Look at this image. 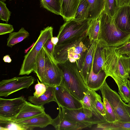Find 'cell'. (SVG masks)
Listing matches in <instances>:
<instances>
[{
	"mask_svg": "<svg viewBox=\"0 0 130 130\" xmlns=\"http://www.w3.org/2000/svg\"><path fill=\"white\" fill-rule=\"evenodd\" d=\"M99 18L100 29L98 42L101 47H117L129 42L130 34L121 30L113 18L109 17L104 10Z\"/></svg>",
	"mask_w": 130,
	"mask_h": 130,
	"instance_id": "6da1fadb",
	"label": "cell"
},
{
	"mask_svg": "<svg viewBox=\"0 0 130 130\" xmlns=\"http://www.w3.org/2000/svg\"><path fill=\"white\" fill-rule=\"evenodd\" d=\"M57 64L63 74V78L59 86L81 101L89 89L80 74L76 62H71L67 60L63 63Z\"/></svg>",
	"mask_w": 130,
	"mask_h": 130,
	"instance_id": "7a4b0ae2",
	"label": "cell"
},
{
	"mask_svg": "<svg viewBox=\"0 0 130 130\" xmlns=\"http://www.w3.org/2000/svg\"><path fill=\"white\" fill-rule=\"evenodd\" d=\"M91 20L72 19L66 21L59 29L57 36L58 40L56 45L73 42L87 34Z\"/></svg>",
	"mask_w": 130,
	"mask_h": 130,
	"instance_id": "3957f363",
	"label": "cell"
},
{
	"mask_svg": "<svg viewBox=\"0 0 130 130\" xmlns=\"http://www.w3.org/2000/svg\"><path fill=\"white\" fill-rule=\"evenodd\" d=\"M104 63L102 69L107 75L114 80L127 79L126 73L120 59L121 54L117 47H105L102 48Z\"/></svg>",
	"mask_w": 130,
	"mask_h": 130,
	"instance_id": "277c9868",
	"label": "cell"
},
{
	"mask_svg": "<svg viewBox=\"0 0 130 130\" xmlns=\"http://www.w3.org/2000/svg\"><path fill=\"white\" fill-rule=\"evenodd\" d=\"M53 28L51 26H48L41 31L33 47L24 57L19 75H28L34 72L37 55L47 40L53 37Z\"/></svg>",
	"mask_w": 130,
	"mask_h": 130,
	"instance_id": "5b68a950",
	"label": "cell"
},
{
	"mask_svg": "<svg viewBox=\"0 0 130 130\" xmlns=\"http://www.w3.org/2000/svg\"><path fill=\"white\" fill-rule=\"evenodd\" d=\"M99 90L102 96L105 98L111 105L117 121L130 122V116L125 106V102H123L119 95L110 87L106 81Z\"/></svg>",
	"mask_w": 130,
	"mask_h": 130,
	"instance_id": "8992f818",
	"label": "cell"
},
{
	"mask_svg": "<svg viewBox=\"0 0 130 130\" xmlns=\"http://www.w3.org/2000/svg\"><path fill=\"white\" fill-rule=\"evenodd\" d=\"M61 108L64 117L72 121L87 123L93 125L106 121L105 118L98 116L91 109L83 107L75 109Z\"/></svg>",
	"mask_w": 130,
	"mask_h": 130,
	"instance_id": "52a82bcc",
	"label": "cell"
},
{
	"mask_svg": "<svg viewBox=\"0 0 130 130\" xmlns=\"http://www.w3.org/2000/svg\"><path fill=\"white\" fill-rule=\"evenodd\" d=\"M35 80V78L31 76L3 80L0 82V96L6 97L19 90L28 88Z\"/></svg>",
	"mask_w": 130,
	"mask_h": 130,
	"instance_id": "ba28073f",
	"label": "cell"
},
{
	"mask_svg": "<svg viewBox=\"0 0 130 130\" xmlns=\"http://www.w3.org/2000/svg\"><path fill=\"white\" fill-rule=\"evenodd\" d=\"M90 41L87 34L72 45L68 51L66 61L76 62L79 72L82 69Z\"/></svg>",
	"mask_w": 130,
	"mask_h": 130,
	"instance_id": "9c48e42d",
	"label": "cell"
},
{
	"mask_svg": "<svg viewBox=\"0 0 130 130\" xmlns=\"http://www.w3.org/2000/svg\"><path fill=\"white\" fill-rule=\"evenodd\" d=\"M44 49L45 55V69L42 83L50 86H59L63 77L62 70Z\"/></svg>",
	"mask_w": 130,
	"mask_h": 130,
	"instance_id": "30bf717a",
	"label": "cell"
},
{
	"mask_svg": "<svg viewBox=\"0 0 130 130\" xmlns=\"http://www.w3.org/2000/svg\"><path fill=\"white\" fill-rule=\"evenodd\" d=\"M22 96L7 99L0 98V118L12 120L19 113L27 102Z\"/></svg>",
	"mask_w": 130,
	"mask_h": 130,
	"instance_id": "8fae6325",
	"label": "cell"
},
{
	"mask_svg": "<svg viewBox=\"0 0 130 130\" xmlns=\"http://www.w3.org/2000/svg\"><path fill=\"white\" fill-rule=\"evenodd\" d=\"M54 93L56 102L61 107L75 109L83 107L80 101L60 86L55 87Z\"/></svg>",
	"mask_w": 130,
	"mask_h": 130,
	"instance_id": "7c38bea8",
	"label": "cell"
},
{
	"mask_svg": "<svg viewBox=\"0 0 130 130\" xmlns=\"http://www.w3.org/2000/svg\"><path fill=\"white\" fill-rule=\"evenodd\" d=\"M59 112L57 116L53 119L51 124L56 130H81L87 127H90L92 125L85 122L72 121L66 119L63 116L61 108L58 105Z\"/></svg>",
	"mask_w": 130,
	"mask_h": 130,
	"instance_id": "4fadbf2b",
	"label": "cell"
},
{
	"mask_svg": "<svg viewBox=\"0 0 130 130\" xmlns=\"http://www.w3.org/2000/svg\"><path fill=\"white\" fill-rule=\"evenodd\" d=\"M52 119L49 115L45 112L29 119L14 121L23 130L32 129L36 127L44 128L51 124Z\"/></svg>",
	"mask_w": 130,
	"mask_h": 130,
	"instance_id": "5bb4252c",
	"label": "cell"
},
{
	"mask_svg": "<svg viewBox=\"0 0 130 130\" xmlns=\"http://www.w3.org/2000/svg\"><path fill=\"white\" fill-rule=\"evenodd\" d=\"M98 43V40H93L90 41L82 69L79 72L86 85L91 71Z\"/></svg>",
	"mask_w": 130,
	"mask_h": 130,
	"instance_id": "9a60e30c",
	"label": "cell"
},
{
	"mask_svg": "<svg viewBox=\"0 0 130 130\" xmlns=\"http://www.w3.org/2000/svg\"><path fill=\"white\" fill-rule=\"evenodd\" d=\"M113 18L121 30L130 34V6L119 7Z\"/></svg>",
	"mask_w": 130,
	"mask_h": 130,
	"instance_id": "2e32d148",
	"label": "cell"
},
{
	"mask_svg": "<svg viewBox=\"0 0 130 130\" xmlns=\"http://www.w3.org/2000/svg\"><path fill=\"white\" fill-rule=\"evenodd\" d=\"M44 110L43 106L36 105L27 102L17 116L10 120L18 121L29 119L45 112Z\"/></svg>",
	"mask_w": 130,
	"mask_h": 130,
	"instance_id": "e0dca14e",
	"label": "cell"
},
{
	"mask_svg": "<svg viewBox=\"0 0 130 130\" xmlns=\"http://www.w3.org/2000/svg\"><path fill=\"white\" fill-rule=\"evenodd\" d=\"M61 15L65 21L74 19L80 0H60Z\"/></svg>",
	"mask_w": 130,
	"mask_h": 130,
	"instance_id": "ac0fdd59",
	"label": "cell"
},
{
	"mask_svg": "<svg viewBox=\"0 0 130 130\" xmlns=\"http://www.w3.org/2000/svg\"><path fill=\"white\" fill-rule=\"evenodd\" d=\"M92 67L86 85L89 89L95 91L100 89L108 76L103 70L97 74L94 73Z\"/></svg>",
	"mask_w": 130,
	"mask_h": 130,
	"instance_id": "d6986e66",
	"label": "cell"
},
{
	"mask_svg": "<svg viewBox=\"0 0 130 130\" xmlns=\"http://www.w3.org/2000/svg\"><path fill=\"white\" fill-rule=\"evenodd\" d=\"M46 89L45 92L41 96L36 97L34 95L29 96L28 100L33 104L40 106H43L51 102H56L54 90L55 87L46 85Z\"/></svg>",
	"mask_w": 130,
	"mask_h": 130,
	"instance_id": "ffe728a7",
	"label": "cell"
},
{
	"mask_svg": "<svg viewBox=\"0 0 130 130\" xmlns=\"http://www.w3.org/2000/svg\"><path fill=\"white\" fill-rule=\"evenodd\" d=\"M99 95L95 91L89 89L81 101L83 107L91 109L100 117L105 118L99 113L95 107L96 100Z\"/></svg>",
	"mask_w": 130,
	"mask_h": 130,
	"instance_id": "44dd1931",
	"label": "cell"
},
{
	"mask_svg": "<svg viewBox=\"0 0 130 130\" xmlns=\"http://www.w3.org/2000/svg\"><path fill=\"white\" fill-rule=\"evenodd\" d=\"M89 7L87 19L92 20L98 18L104 9L105 0H87Z\"/></svg>",
	"mask_w": 130,
	"mask_h": 130,
	"instance_id": "7402d4cb",
	"label": "cell"
},
{
	"mask_svg": "<svg viewBox=\"0 0 130 130\" xmlns=\"http://www.w3.org/2000/svg\"><path fill=\"white\" fill-rule=\"evenodd\" d=\"M118 88V93L125 103L130 102V82L127 79L114 80Z\"/></svg>",
	"mask_w": 130,
	"mask_h": 130,
	"instance_id": "603a6c76",
	"label": "cell"
},
{
	"mask_svg": "<svg viewBox=\"0 0 130 130\" xmlns=\"http://www.w3.org/2000/svg\"><path fill=\"white\" fill-rule=\"evenodd\" d=\"M45 53L42 47L36 57L34 71L41 83L43 80L45 71Z\"/></svg>",
	"mask_w": 130,
	"mask_h": 130,
	"instance_id": "cb8c5ba5",
	"label": "cell"
},
{
	"mask_svg": "<svg viewBox=\"0 0 130 130\" xmlns=\"http://www.w3.org/2000/svg\"><path fill=\"white\" fill-rule=\"evenodd\" d=\"M96 129L99 130H130V122H123L118 121H107L98 124Z\"/></svg>",
	"mask_w": 130,
	"mask_h": 130,
	"instance_id": "d4e9b609",
	"label": "cell"
},
{
	"mask_svg": "<svg viewBox=\"0 0 130 130\" xmlns=\"http://www.w3.org/2000/svg\"><path fill=\"white\" fill-rule=\"evenodd\" d=\"M29 35L28 32L22 27L18 32L9 34L7 39V46L12 47L15 44L23 41Z\"/></svg>",
	"mask_w": 130,
	"mask_h": 130,
	"instance_id": "484cf974",
	"label": "cell"
},
{
	"mask_svg": "<svg viewBox=\"0 0 130 130\" xmlns=\"http://www.w3.org/2000/svg\"><path fill=\"white\" fill-rule=\"evenodd\" d=\"M42 6L55 14L60 15L61 5L60 0H40Z\"/></svg>",
	"mask_w": 130,
	"mask_h": 130,
	"instance_id": "4316f807",
	"label": "cell"
},
{
	"mask_svg": "<svg viewBox=\"0 0 130 130\" xmlns=\"http://www.w3.org/2000/svg\"><path fill=\"white\" fill-rule=\"evenodd\" d=\"M102 48L98 43L94 55L92 67L93 71L95 74H97L103 70L104 59Z\"/></svg>",
	"mask_w": 130,
	"mask_h": 130,
	"instance_id": "83f0119b",
	"label": "cell"
},
{
	"mask_svg": "<svg viewBox=\"0 0 130 130\" xmlns=\"http://www.w3.org/2000/svg\"><path fill=\"white\" fill-rule=\"evenodd\" d=\"M89 5L87 0H80L74 19L76 20H81L87 19Z\"/></svg>",
	"mask_w": 130,
	"mask_h": 130,
	"instance_id": "f1b7e54d",
	"label": "cell"
},
{
	"mask_svg": "<svg viewBox=\"0 0 130 130\" xmlns=\"http://www.w3.org/2000/svg\"><path fill=\"white\" fill-rule=\"evenodd\" d=\"M100 29V20L99 17L91 20L87 34L90 41L98 40Z\"/></svg>",
	"mask_w": 130,
	"mask_h": 130,
	"instance_id": "f546056e",
	"label": "cell"
},
{
	"mask_svg": "<svg viewBox=\"0 0 130 130\" xmlns=\"http://www.w3.org/2000/svg\"><path fill=\"white\" fill-rule=\"evenodd\" d=\"M102 98L106 112L105 118L106 121L113 122L117 121L115 113L111 105L105 98L103 96Z\"/></svg>",
	"mask_w": 130,
	"mask_h": 130,
	"instance_id": "4dcf8cb0",
	"label": "cell"
},
{
	"mask_svg": "<svg viewBox=\"0 0 130 130\" xmlns=\"http://www.w3.org/2000/svg\"><path fill=\"white\" fill-rule=\"evenodd\" d=\"M119 7L116 0H105L104 10L110 17L113 18Z\"/></svg>",
	"mask_w": 130,
	"mask_h": 130,
	"instance_id": "1f68e13d",
	"label": "cell"
},
{
	"mask_svg": "<svg viewBox=\"0 0 130 130\" xmlns=\"http://www.w3.org/2000/svg\"><path fill=\"white\" fill-rule=\"evenodd\" d=\"M0 130H20L23 129L13 121L0 118Z\"/></svg>",
	"mask_w": 130,
	"mask_h": 130,
	"instance_id": "d6a6232c",
	"label": "cell"
},
{
	"mask_svg": "<svg viewBox=\"0 0 130 130\" xmlns=\"http://www.w3.org/2000/svg\"><path fill=\"white\" fill-rule=\"evenodd\" d=\"M11 12L6 6L4 2L0 1V19L7 23L10 18Z\"/></svg>",
	"mask_w": 130,
	"mask_h": 130,
	"instance_id": "836d02e7",
	"label": "cell"
},
{
	"mask_svg": "<svg viewBox=\"0 0 130 130\" xmlns=\"http://www.w3.org/2000/svg\"><path fill=\"white\" fill-rule=\"evenodd\" d=\"M52 38H50L47 40L43 47L47 52L52 60L56 62L54 56L55 45L51 41Z\"/></svg>",
	"mask_w": 130,
	"mask_h": 130,
	"instance_id": "e575fe53",
	"label": "cell"
},
{
	"mask_svg": "<svg viewBox=\"0 0 130 130\" xmlns=\"http://www.w3.org/2000/svg\"><path fill=\"white\" fill-rule=\"evenodd\" d=\"M38 83L35 86V91L34 93V96L36 97H39L46 91V86L42 83H40L38 79H37Z\"/></svg>",
	"mask_w": 130,
	"mask_h": 130,
	"instance_id": "d590c367",
	"label": "cell"
},
{
	"mask_svg": "<svg viewBox=\"0 0 130 130\" xmlns=\"http://www.w3.org/2000/svg\"><path fill=\"white\" fill-rule=\"evenodd\" d=\"M120 59L126 73L130 75V56H127L121 54Z\"/></svg>",
	"mask_w": 130,
	"mask_h": 130,
	"instance_id": "8d00e7d4",
	"label": "cell"
},
{
	"mask_svg": "<svg viewBox=\"0 0 130 130\" xmlns=\"http://www.w3.org/2000/svg\"><path fill=\"white\" fill-rule=\"evenodd\" d=\"M14 29L13 26L7 23H0V35H5L10 33L13 31Z\"/></svg>",
	"mask_w": 130,
	"mask_h": 130,
	"instance_id": "74e56055",
	"label": "cell"
},
{
	"mask_svg": "<svg viewBox=\"0 0 130 130\" xmlns=\"http://www.w3.org/2000/svg\"><path fill=\"white\" fill-rule=\"evenodd\" d=\"M95 107L99 113L105 118L106 112L103 102L101 100V98L99 95L96 101Z\"/></svg>",
	"mask_w": 130,
	"mask_h": 130,
	"instance_id": "f35d334b",
	"label": "cell"
},
{
	"mask_svg": "<svg viewBox=\"0 0 130 130\" xmlns=\"http://www.w3.org/2000/svg\"><path fill=\"white\" fill-rule=\"evenodd\" d=\"M117 48L121 54L127 56H130V42H127Z\"/></svg>",
	"mask_w": 130,
	"mask_h": 130,
	"instance_id": "ab89813d",
	"label": "cell"
},
{
	"mask_svg": "<svg viewBox=\"0 0 130 130\" xmlns=\"http://www.w3.org/2000/svg\"><path fill=\"white\" fill-rule=\"evenodd\" d=\"M116 1L119 7L126 6H130V0H116Z\"/></svg>",
	"mask_w": 130,
	"mask_h": 130,
	"instance_id": "60d3db41",
	"label": "cell"
},
{
	"mask_svg": "<svg viewBox=\"0 0 130 130\" xmlns=\"http://www.w3.org/2000/svg\"><path fill=\"white\" fill-rule=\"evenodd\" d=\"M3 60L5 62L8 63H10L12 61L11 59L8 55H6L4 56Z\"/></svg>",
	"mask_w": 130,
	"mask_h": 130,
	"instance_id": "b9f144b4",
	"label": "cell"
},
{
	"mask_svg": "<svg viewBox=\"0 0 130 130\" xmlns=\"http://www.w3.org/2000/svg\"><path fill=\"white\" fill-rule=\"evenodd\" d=\"M58 41V39L57 37H53L51 38V41L55 46L57 44Z\"/></svg>",
	"mask_w": 130,
	"mask_h": 130,
	"instance_id": "7bdbcfd3",
	"label": "cell"
},
{
	"mask_svg": "<svg viewBox=\"0 0 130 130\" xmlns=\"http://www.w3.org/2000/svg\"><path fill=\"white\" fill-rule=\"evenodd\" d=\"M124 105L126 110L130 116V106L128 105L127 104H126L125 103H124Z\"/></svg>",
	"mask_w": 130,
	"mask_h": 130,
	"instance_id": "ee69618b",
	"label": "cell"
},
{
	"mask_svg": "<svg viewBox=\"0 0 130 130\" xmlns=\"http://www.w3.org/2000/svg\"><path fill=\"white\" fill-rule=\"evenodd\" d=\"M1 0V1H3V2H4V1H6V0ZM9 0V1H11L12 0Z\"/></svg>",
	"mask_w": 130,
	"mask_h": 130,
	"instance_id": "f6af8a7d",
	"label": "cell"
},
{
	"mask_svg": "<svg viewBox=\"0 0 130 130\" xmlns=\"http://www.w3.org/2000/svg\"><path fill=\"white\" fill-rule=\"evenodd\" d=\"M128 105L130 106V102L128 103V104H127Z\"/></svg>",
	"mask_w": 130,
	"mask_h": 130,
	"instance_id": "bcb514c9",
	"label": "cell"
},
{
	"mask_svg": "<svg viewBox=\"0 0 130 130\" xmlns=\"http://www.w3.org/2000/svg\"><path fill=\"white\" fill-rule=\"evenodd\" d=\"M128 78L129 80H130V75H129V77H128Z\"/></svg>",
	"mask_w": 130,
	"mask_h": 130,
	"instance_id": "7dc6e473",
	"label": "cell"
},
{
	"mask_svg": "<svg viewBox=\"0 0 130 130\" xmlns=\"http://www.w3.org/2000/svg\"><path fill=\"white\" fill-rule=\"evenodd\" d=\"M129 42H130V39L129 40Z\"/></svg>",
	"mask_w": 130,
	"mask_h": 130,
	"instance_id": "c3c4849f",
	"label": "cell"
}]
</instances>
